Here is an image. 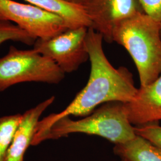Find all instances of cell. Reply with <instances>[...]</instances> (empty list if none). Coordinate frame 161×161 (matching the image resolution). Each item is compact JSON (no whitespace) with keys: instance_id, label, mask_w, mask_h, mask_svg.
<instances>
[{"instance_id":"11","label":"cell","mask_w":161,"mask_h":161,"mask_svg":"<svg viewBox=\"0 0 161 161\" xmlns=\"http://www.w3.org/2000/svg\"><path fill=\"white\" fill-rule=\"evenodd\" d=\"M114 152L127 161H161V149L137 134L125 143L115 144Z\"/></svg>"},{"instance_id":"9","label":"cell","mask_w":161,"mask_h":161,"mask_svg":"<svg viewBox=\"0 0 161 161\" xmlns=\"http://www.w3.org/2000/svg\"><path fill=\"white\" fill-rule=\"evenodd\" d=\"M54 96H52L22 115V121L8 150L5 161H24L25 154L32 144L41 116L54 102Z\"/></svg>"},{"instance_id":"17","label":"cell","mask_w":161,"mask_h":161,"mask_svg":"<svg viewBox=\"0 0 161 161\" xmlns=\"http://www.w3.org/2000/svg\"><path fill=\"white\" fill-rule=\"evenodd\" d=\"M121 161H127L126 160H124V159H121Z\"/></svg>"},{"instance_id":"10","label":"cell","mask_w":161,"mask_h":161,"mask_svg":"<svg viewBox=\"0 0 161 161\" xmlns=\"http://www.w3.org/2000/svg\"><path fill=\"white\" fill-rule=\"evenodd\" d=\"M31 4L38 7L62 17L69 29L80 26L92 28V23L84 7L76 6L61 0H25Z\"/></svg>"},{"instance_id":"3","label":"cell","mask_w":161,"mask_h":161,"mask_svg":"<svg viewBox=\"0 0 161 161\" xmlns=\"http://www.w3.org/2000/svg\"><path fill=\"white\" fill-rule=\"evenodd\" d=\"M73 133L98 136L115 144L125 143L136 136L134 127L128 119L125 103L121 102L103 104L79 120H73L69 116L59 119L44 135L42 142Z\"/></svg>"},{"instance_id":"1","label":"cell","mask_w":161,"mask_h":161,"mask_svg":"<svg viewBox=\"0 0 161 161\" xmlns=\"http://www.w3.org/2000/svg\"><path fill=\"white\" fill-rule=\"evenodd\" d=\"M103 35L89 28L86 47L91 69L89 79L72 102L62 112L52 114L38 122L32 146L42 143V139L52 125L59 119L71 115L85 117L96 108L111 102L128 103L135 97V86L131 72L125 67L114 68L106 58L103 48Z\"/></svg>"},{"instance_id":"13","label":"cell","mask_w":161,"mask_h":161,"mask_svg":"<svg viewBox=\"0 0 161 161\" xmlns=\"http://www.w3.org/2000/svg\"><path fill=\"white\" fill-rule=\"evenodd\" d=\"M36 39L15 24L0 19V45L7 41H14L34 45Z\"/></svg>"},{"instance_id":"6","label":"cell","mask_w":161,"mask_h":161,"mask_svg":"<svg viewBox=\"0 0 161 161\" xmlns=\"http://www.w3.org/2000/svg\"><path fill=\"white\" fill-rule=\"evenodd\" d=\"M88 28H70L47 40L36 39L33 49L52 59L64 74L72 73L89 60L86 42Z\"/></svg>"},{"instance_id":"7","label":"cell","mask_w":161,"mask_h":161,"mask_svg":"<svg viewBox=\"0 0 161 161\" xmlns=\"http://www.w3.org/2000/svg\"><path fill=\"white\" fill-rule=\"evenodd\" d=\"M93 29L112 42L115 28L123 21L144 13L138 0H87L84 6Z\"/></svg>"},{"instance_id":"14","label":"cell","mask_w":161,"mask_h":161,"mask_svg":"<svg viewBox=\"0 0 161 161\" xmlns=\"http://www.w3.org/2000/svg\"><path fill=\"white\" fill-rule=\"evenodd\" d=\"M136 134L150 141L161 149V126L158 123H153L134 127Z\"/></svg>"},{"instance_id":"12","label":"cell","mask_w":161,"mask_h":161,"mask_svg":"<svg viewBox=\"0 0 161 161\" xmlns=\"http://www.w3.org/2000/svg\"><path fill=\"white\" fill-rule=\"evenodd\" d=\"M22 115L0 117V161H5L6 155L17 130Z\"/></svg>"},{"instance_id":"16","label":"cell","mask_w":161,"mask_h":161,"mask_svg":"<svg viewBox=\"0 0 161 161\" xmlns=\"http://www.w3.org/2000/svg\"><path fill=\"white\" fill-rule=\"evenodd\" d=\"M61 1H63L64 2L68 3L71 4L81 6L83 7H84V6H86L87 2V0H61Z\"/></svg>"},{"instance_id":"8","label":"cell","mask_w":161,"mask_h":161,"mask_svg":"<svg viewBox=\"0 0 161 161\" xmlns=\"http://www.w3.org/2000/svg\"><path fill=\"white\" fill-rule=\"evenodd\" d=\"M125 106L129 121L136 127L161 121V74L149 85L140 86Z\"/></svg>"},{"instance_id":"18","label":"cell","mask_w":161,"mask_h":161,"mask_svg":"<svg viewBox=\"0 0 161 161\" xmlns=\"http://www.w3.org/2000/svg\"></svg>"},{"instance_id":"15","label":"cell","mask_w":161,"mask_h":161,"mask_svg":"<svg viewBox=\"0 0 161 161\" xmlns=\"http://www.w3.org/2000/svg\"><path fill=\"white\" fill-rule=\"evenodd\" d=\"M146 14L161 23V0H138Z\"/></svg>"},{"instance_id":"2","label":"cell","mask_w":161,"mask_h":161,"mask_svg":"<svg viewBox=\"0 0 161 161\" xmlns=\"http://www.w3.org/2000/svg\"><path fill=\"white\" fill-rule=\"evenodd\" d=\"M161 23L140 13L119 23L112 42L124 47L138 70L140 86L153 82L161 74Z\"/></svg>"},{"instance_id":"4","label":"cell","mask_w":161,"mask_h":161,"mask_svg":"<svg viewBox=\"0 0 161 161\" xmlns=\"http://www.w3.org/2000/svg\"><path fill=\"white\" fill-rule=\"evenodd\" d=\"M64 75L52 59L34 49L22 50L10 46L7 54L0 58V92L26 82L57 84Z\"/></svg>"},{"instance_id":"5","label":"cell","mask_w":161,"mask_h":161,"mask_svg":"<svg viewBox=\"0 0 161 161\" xmlns=\"http://www.w3.org/2000/svg\"><path fill=\"white\" fill-rule=\"evenodd\" d=\"M0 19L16 23L36 39L47 40L69 29L57 14L13 0H0Z\"/></svg>"}]
</instances>
